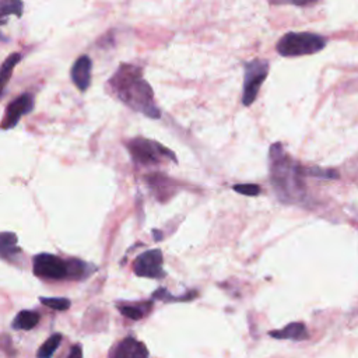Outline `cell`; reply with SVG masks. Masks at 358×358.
<instances>
[{
  "label": "cell",
  "instance_id": "10",
  "mask_svg": "<svg viewBox=\"0 0 358 358\" xmlns=\"http://www.w3.org/2000/svg\"><path fill=\"white\" fill-rule=\"evenodd\" d=\"M91 76H92V60L87 55H81L76 59V62L71 66L70 77L73 84L81 91L85 92L91 84Z\"/></svg>",
  "mask_w": 358,
  "mask_h": 358
},
{
  "label": "cell",
  "instance_id": "12",
  "mask_svg": "<svg viewBox=\"0 0 358 358\" xmlns=\"http://www.w3.org/2000/svg\"><path fill=\"white\" fill-rule=\"evenodd\" d=\"M39 323V313L34 310H21L17 313L13 322L15 330H31Z\"/></svg>",
  "mask_w": 358,
  "mask_h": 358
},
{
  "label": "cell",
  "instance_id": "20",
  "mask_svg": "<svg viewBox=\"0 0 358 358\" xmlns=\"http://www.w3.org/2000/svg\"><path fill=\"white\" fill-rule=\"evenodd\" d=\"M319 0H270V4L274 6H282V4H292V6H298V7H306L310 4H315Z\"/></svg>",
  "mask_w": 358,
  "mask_h": 358
},
{
  "label": "cell",
  "instance_id": "11",
  "mask_svg": "<svg viewBox=\"0 0 358 358\" xmlns=\"http://www.w3.org/2000/svg\"><path fill=\"white\" fill-rule=\"evenodd\" d=\"M268 334L278 340H294V341H302L309 337L305 324L301 322H292L280 330L270 331Z\"/></svg>",
  "mask_w": 358,
  "mask_h": 358
},
{
  "label": "cell",
  "instance_id": "17",
  "mask_svg": "<svg viewBox=\"0 0 358 358\" xmlns=\"http://www.w3.org/2000/svg\"><path fill=\"white\" fill-rule=\"evenodd\" d=\"M62 341V334L60 333H55L52 334L38 350L36 352V358H52L53 354L56 352L57 347L60 345Z\"/></svg>",
  "mask_w": 358,
  "mask_h": 358
},
{
  "label": "cell",
  "instance_id": "19",
  "mask_svg": "<svg viewBox=\"0 0 358 358\" xmlns=\"http://www.w3.org/2000/svg\"><path fill=\"white\" fill-rule=\"evenodd\" d=\"M232 189L245 196H257L262 192L260 186L255 183H238V185H234Z\"/></svg>",
  "mask_w": 358,
  "mask_h": 358
},
{
  "label": "cell",
  "instance_id": "4",
  "mask_svg": "<svg viewBox=\"0 0 358 358\" xmlns=\"http://www.w3.org/2000/svg\"><path fill=\"white\" fill-rule=\"evenodd\" d=\"M124 145L131 159L140 165H155L159 164L164 158H171L173 162H176V157L169 148L150 138L134 137L127 140Z\"/></svg>",
  "mask_w": 358,
  "mask_h": 358
},
{
  "label": "cell",
  "instance_id": "13",
  "mask_svg": "<svg viewBox=\"0 0 358 358\" xmlns=\"http://www.w3.org/2000/svg\"><path fill=\"white\" fill-rule=\"evenodd\" d=\"M0 255L3 259H13L14 255H20L21 249L17 246V236L11 232H1L0 236Z\"/></svg>",
  "mask_w": 358,
  "mask_h": 358
},
{
  "label": "cell",
  "instance_id": "14",
  "mask_svg": "<svg viewBox=\"0 0 358 358\" xmlns=\"http://www.w3.org/2000/svg\"><path fill=\"white\" fill-rule=\"evenodd\" d=\"M21 59H22L21 53L14 52V53H10V55L6 57V60L3 62V64H1V73H0V81H1L0 88H1V92H4L6 85H7V83H8L10 77H11V73H13L14 67L21 62Z\"/></svg>",
  "mask_w": 358,
  "mask_h": 358
},
{
  "label": "cell",
  "instance_id": "7",
  "mask_svg": "<svg viewBox=\"0 0 358 358\" xmlns=\"http://www.w3.org/2000/svg\"><path fill=\"white\" fill-rule=\"evenodd\" d=\"M162 252L159 249H151L136 257L133 270L138 277L164 278L165 271L162 268Z\"/></svg>",
  "mask_w": 358,
  "mask_h": 358
},
{
  "label": "cell",
  "instance_id": "1",
  "mask_svg": "<svg viewBox=\"0 0 358 358\" xmlns=\"http://www.w3.org/2000/svg\"><path fill=\"white\" fill-rule=\"evenodd\" d=\"M106 91L133 112L151 119L161 117V109L155 103L154 91L143 77V69L131 63H120L105 84Z\"/></svg>",
  "mask_w": 358,
  "mask_h": 358
},
{
  "label": "cell",
  "instance_id": "5",
  "mask_svg": "<svg viewBox=\"0 0 358 358\" xmlns=\"http://www.w3.org/2000/svg\"><path fill=\"white\" fill-rule=\"evenodd\" d=\"M270 71V63L266 59H252L243 66V85H242V105L250 106L266 81Z\"/></svg>",
  "mask_w": 358,
  "mask_h": 358
},
{
  "label": "cell",
  "instance_id": "9",
  "mask_svg": "<svg viewBox=\"0 0 358 358\" xmlns=\"http://www.w3.org/2000/svg\"><path fill=\"white\" fill-rule=\"evenodd\" d=\"M108 358H148V350L134 337H126L110 348Z\"/></svg>",
  "mask_w": 358,
  "mask_h": 358
},
{
  "label": "cell",
  "instance_id": "2",
  "mask_svg": "<svg viewBox=\"0 0 358 358\" xmlns=\"http://www.w3.org/2000/svg\"><path fill=\"white\" fill-rule=\"evenodd\" d=\"M270 171L273 187L281 201L298 203L305 197L303 168L284 152L280 143L270 148Z\"/></svg>",
  "mask_w": 358,
  "mask_h": 358
},
{
  "label": "cell",
  "instance_id": "21",
  "mask_svg": "<svg viewBox=\"0 0 358 358\" xmlns=\"http://www.w3.org/2000/svg\"><path fill=\"white\" fill-rule=\"evenodd\" d=\"M67 358H83V347H81V344H74L70 348V352H69Z\"/></svg>",
  "mask_w": 358,
  "mask_h": 358
},
{
  "label": "cell",
  "instance_id": "22",
  "mask_svg": "<svg viewBox=\"0 0 358 358\" xmlns=\"http://www.w3.org/2000/svg\"><path fill=\"white\" fill-rule=\"evenodd\" d=\"M152 235H154V238H155L157 241H159V239H161V236H162V235H161V232H157V231H154V232H152Z\"/></svg>",
  "mask_w": 358,
  "mask_h": 358
},
{
  "label": "cell",
  "instance_id": "3",
  "mask_svg": "<svg viewBox=\"0 0 358 358\" xmlns=\"http://www.w3.org/2000/svg\"><path fill=\"white\" fill-rule=\"evenodd\" d=\"M326 39L313 32H287L275 43V50L284 57H298L320 52Z\"/></svg>",
  "mask_w": 358,
  "mask_h": 358
},
{
  "label": "cell",
  "instance_id": "16",
  "mask_svg": "<svg viewBox=\"0 0 358 358\" xmlns=\"http://www.w3.org/2000/svg\"><path fill=\"white\" fill-rule=\"evenodd\" d=\"M24 3L22 0H0V14H1V25L6 24L8 15H15L20 18L22 15Z\"/></svg>",
  "mask_w": 358,
  "mask_h": 358
},
{
  "label": "cell",
  "instance_id": "8",
  "mask_svg": "<svg viewBox=\"0 0 358 358\" xmlns=\"http://www.w3.org/2000/svg\"><path fill=\"white\" fill-rule=\"evenodd\" d=\"M34 96L31 92H24L14 98L4 109V116L1 120V129L8 130L17 126L20 119L28 115L34 109Z\"/></svg>",
  "mask_w": 358,
  "mask_h": 358
},
{
  "label": "cell",
  "instance_id": "15",
  "mask_svg": "<svg viewBox=\"0 0 358 358\" xmlns=\"http://www.w3.org/2000/svg\"><path fill=\"white\" fill-rule=\"evenodd\" d=\"M151 308H152V303H151V302L136 303V305H119V306H117L119 312H120L123 316H126V317H129V319H131V320H138V319H141L143 316H145V315L150 312Z\"/></svg>",
  "mask_w": 358,
  "mask_h": 358
},
{
  "label": "cell",
  "instance_id": "6",
  "mask_svg": "<svg viewBox=\"0 0 358 358\" xmlns=\"http://www.w3.org/2000/svg\"><path fill=\"white\" fill-rule=\"evenodd\" d=\"M34 274L45 280H71V259L63 260L50 253H39L32 262Z\"/></svg>",
  "mask_w": 358,
  "mask_h": 358
},
{
  "label": "cell",
  "instance_id": "18",
  "mask_svg": "<svg viewBox=\"0 0 358 358\" xmlns=\"http://www.w3.org/2000/svg\"><path fill=\"white\" fill-rule=\"evenodd\" d=\"M39 301L45 306H48L50 309H55V310H66L71 305V302L67 298H45V296H41Z\"/></svg>",
  "mask_w": 358,
  "mask_h": 358
}]
</instances>
